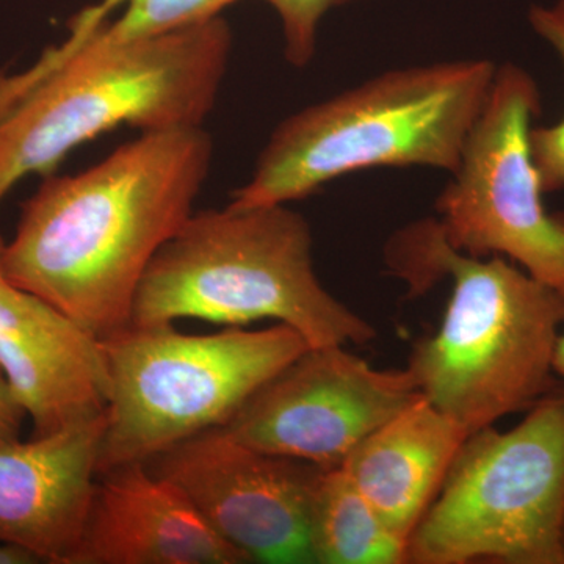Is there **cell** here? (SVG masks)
I'll use <instances>...</instances> for the list:
<instances>
[{
  "instance_id": "cell-19",
  "label": "cell",
  "mask_w": 564,
  "mask_h": 564,
  "mask_svg": "<svg viewBox=\"0 0 564 564\" xmlns=\"http://www.w3.org/2000/svg\"><path fill=\"white\" fill-rule=\"evenodd\" d=\"M128 0H99L95 6L87 7L79 11L68 24V39L58 46L51 47L33 63V73L39 77L47 76L61 68L63 63L68 61L82 44L85 43L93 33L102 28L107 21L111 20Z\"/></svg>"
},
{
  "instance_id": "cell-11",
  "label": "cell",
  "mask_w": 564,
  "mask_h": 564,
  "mask_svg": "<svg viewBox=\"0 0 564 564\" xmlns=\"http://www.w3.org/2000/svg\"><path fill=\"white\" fill-rule=\"evenodd\" d=\"M3 240L0 237V254ZM0 369L32 422V436L104 413L109 391L101 339L14 284L0 262Z\"/></svg>"
},
{
  "instance_id": "cell-3",
  "label": "cell",
  "mask_w": 564,
  "mask_h": 564,
  "mask_svg": "<svg viewBox=\"0 0 564 564\" xmlns=\"http://www.w3.org/2000/svg\"><path fill=\"white\" fill-rule=\"evenodd\" d=\"M181 318L226 326L276 321L311 347L377 336L318 280L310 225L288 204L193 212L162 245L137 289L131 323Z\"/></svg>"
},
{
  "instance_id": "cell-20",
  "label": "cell",
  "mask_w": 564,
  "mask_h": 564,
  "mask_svg": "<svg viewBox=\"0 0 564 564\" xmlns=\"http://www.w3.org/2000/svg\"><path fill=\"white\" fill-rule=\"evenodd\" d=\"M28 419V413L18 402L9 380L0 369V443L20 440L22 425Z\"/></svg>"
},
{
  "instance_id": "cell-5",
  "label": "cell",
  "mask_w": 564,
  "mask_h": 564,
  "mask_svg": "<svg viewBox=\"0 0 564 564\" xmlns=\"http://www.w3.org/2000/svg\"><path fill=\"white\" fill-rule=\"evenodd\" d=\"M225 18L99 52H79L0 113V203L29 174H52L87 141L203 126L228 69Z\"/></svg>"
},
{
  "instance_id": "cell-14",
  "label": "cell",
  "mask_w": 564,
  "mask_h": 564,
  "mask_svg": "<svg viewBox=\"0 0 564 564\" xmlns=\"http://www.w3.org/2000/svg\"><path fill=\"white\" fill-rule=\"evenodd\" d=\"M467 436L422 397L364 437L340 467L408 543Z\"/></svg>"
},
{
  "instance_id": "cell-22",
  "label": "cell",
  "mask_w": 564,
  "mask_h": 564,
  "mask_svg": "<svg viewBox=\"0 0 564 564\" xmlns=\"http://www.w3.org/2000/svg\"><path fill=\"white\" fill-rule=\"evenodd\" d=\"M554 373L560 378V380H563L564 383V325L555 344Z\"/></svg>"
},
{
  "instance_id": "cell-7",
  "label": "cell",
  "mask_w": 564,
  "mask_h": 564,
  "mask_svg": "<svg viewBox=\"0 0 564 564\" xmlns=\"http://www.w3.org/2000/svg\"><path fill=\"white\" fill-rule=\"evenodd\" d=\"M564 392L507 432L467 436L408 541V563L564 564Z\"/></svg>"
},
{
  "instance_id": "cell-4",
  "label": "cell",
  "mask_w": 564,
  "mask_h": 564,
  "mask_svg": "<svg viewBox=\"0 0 564 564\" xmlns=\"http://www.w3.org/2000/svg\"><path fill=\"white\" fill-rule=\"evenodd\" d=\"M496 66L456 61L380 74L285 118L231 206L289 204L344 174L383 166L454 173Z\"/></svg>"
},
{
  "instance_id": "cell-6",
  "label": "cell",
  "mask_w": 564,
  "mask_h": 564,
  "mask_svg": "<svg viewBox=\"0 0 564 564\" xmlns=\"http://www.w3.org/2000/svg\"><path fill=\"white\" fill-rule=\"evenodd\" d=\"M106 430L99 474L147 463L174 445L221 429L273 375L311 347L284 323L184 334L173 323H129L101 339Z\"/></svg>"
},
{
  "instance_id": "cell-1",
  "label": "cell",
  "mask_w": 564,
  "mask_h": 564,
  "mask_svg": "<svg viewBox=\"0 0 564 564\" xmlns=\"http://www.w3.org/2000/svg\"><path fill=\"white\" fill-rule=\"evenodd\" d=\"M212 155L209 133L187 126L141 132L85 172L47 174L3 243V273L99 339L124 328L152 258L193 214Z\"/></svg>"
},
{
  "instance_id": "cell-18",
  "label": "cell",
  "mask_w": 564,
  "mask_h": 564,
  "mask_svg": "<svg viewBox=\"0 0 564 564\" xmlns=\"http://www.w3.org/2000/svg\"><path fill=\"white\" fill-rule=\"evenodd\" d=\"M280 17L285 58L293 66H306L315 54L318 24L329 10L351 0H265Z\"/></svg>"
},
{
  "instance_id": "cell-10",
  "label": "cell",
  "mask_w": 564,
  "mask_h": 564,
  "mask_svg": "<svg viewBox=\"0 0 564 564\" xmlns=\"http://www.w3.org/2000/svg\"><path fill=\"white\" fill-rule=\"evenodd\" d=\"M147 466L176 485L245 562L314 563L311 510L325 467L258 451L225 429L188 437Z\"/></svg>"
},
{
  "instance_id": "cell-9",
  "label": "cell",
  "mask_w": 564,
  "mask_h": 564,
  "mask_svg": "<svg viewBox=\"0 0 564 564\" xmlns=\"http://www.w3.org/2000/svg\"><path fill=\"white\" fill-rule=\"evenodd\" d=\"M422 397L408 367L375 369L345 345L310 347L221 429L267 454L336 467L364 437Z\"/></svg>"
},
{
  "instance_id": "cell-2",
  "label": "cell",
  "mask_w": 564,
  "mask_h": 564,
  "mask_svg": "<svg viewBox=\"0 0 564 564\" xmlns=\"http://www.w3.org/2000/svg\"><path fill=\"white\" fill-rule=\"evenodd\" d=\"M388 263L413 292L452 281L440 328L414 345L408 361L426 402L473 434L552 392L562 293L502 256L455 250L437 220L400 232Z\"/></svg>"
},
{
  "instance_id": "cell-21",
  "label": "cell",
  "mask_w": 564,
  "mask_h": 564,
  "mask_svg": "<svg viewBox=\"0 0 564 564\" xmlns=\"http://www.w3.org/2000/svg\"><path fill=\"white\" fill-rule=\"evenodd\" d=\"M0 564H40L39 558L24 549L0 544Z\"/></svg>"
},
{
  "instance_id": "cell-13",
  "label": "cell",
  "mask_w": 564,
  "mask_h": 564,
  "mask_svg": "<svg viewBox=\"0 0 564 564\" xmlns=\"http://www.w3.org/2000/svg\"><path fill=\"white\" fill-rule=\"evenodd\" d=\"M172 481L147 463L98 475L69 564H242Z\"/></svg>"
},
{
  "instance_id": "cell-23",
  "label": "cell",
  "mask_w": 564,
  "mask_h": 564,
  "mask_svg": "<svg viewBox=\"0 0 564 564\" xmlns=\"http://www.w3.org/2000/svg\"><path fill=\"white\" fill-rule=\"evenodd\" d=\"M563 552H564V524H563Z\"/></svg>"
},
{
  "instance_id": "cell-15",
  "label": "cell",
  "mask_w": 564,
  "mask_h": 564,
  "mask_svg": "<svg viewBox=\"0 0 564 564\" xmlns=\"http://www.w3.org/2000/svg\"><path fill=\"white\" fill-rule=\"evenodd\" d=\"M315 564H404L408 543L384 524L343 467H325L311 510Z\"/></svg>"
},
{
  "instance_id": "cell-8",
  "label": "cell",
  "mask_w": 564,
  "mask_h": 564,
  "mask_svg": "<svg viewBox=\"0 0 564 564\" xmlns=\"http://www.w3.org/2000/svg\"><path fill=\"white\" fill-rule=\"evenodd\" d=\"M540 107L524 69L496 70L454 180L437 198V223L455 250L502 256L564 295V214L545 210L530 141Z\"/></svg>"
},
{
  "instance_id": "cell-16",
  "label": "cell",
  "mask_w": 564,
  "mask_h": 564,
  "mask_svg": "<svg viewBox=\"0 0 564 564\" xmlns=\"http://www.w3.org/2000/svg\"><path fill=\"white\" fill-rule=\"evenodd\" d=\"M234 2L237 0H128L120 17L107 21L74 54L106 51L214 20Z\"/></svg>"
},
{
  "instance_id": "cell-12",
  "label": "cell",
  "mask_w": 564,
  "mask_h": 564,
  "mask_svg": "<svg viewBox=\"0 0 564 564\" xmlns=\"http://www.w3.org/2000/svg\"><path fill=\"white\" fill-rule=\"evenodd\" d=\"M104 430L106 413L0 443V544L69 564L90 511Z\"/></svg>"
},
{
  "instance_id": "cell-17",
  "label": "cell",
  "mask_w": 564,
  "mask_h": 564,
  "mask_svg": "<svg viewBox=\"0 0 564 564\" xmlns=\"http://www.w3.org/2000/svg\"><path fill=\"white\" fill-rule=\"evenodd\" d=\"M530 22L534 32L558 52L564 65V0L552 7H533ZM533 161L540 172L544 193L564 188V117L562 121L547 128L532 129Z\"/></svg>"
}]
</instances>
